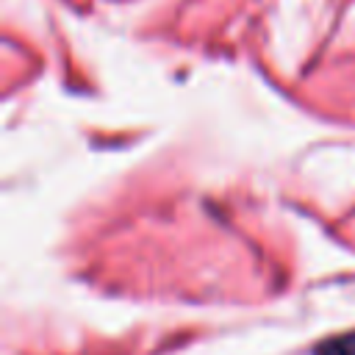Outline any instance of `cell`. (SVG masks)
Instances as JSON below:
<instances>
[{"instance_id": "obj_1", "label": "cell", "mask_w": 355, "mask_h": 355, "mask_svg": "<svg viewBox=\"0 0 355 355\" xmlns=\"http://www.w3.org/2000/svg\"><path fill=\"white\" fill-rule=\"evenodd\" d=\"M313 355H355V330L333 336V338L316 344Z\"/></svg>"}]
</instances>
